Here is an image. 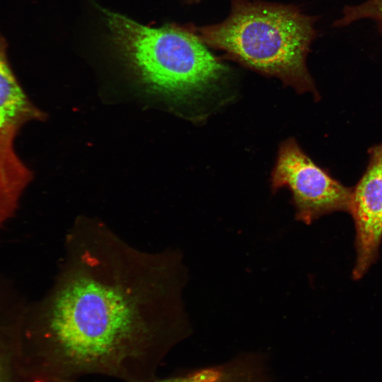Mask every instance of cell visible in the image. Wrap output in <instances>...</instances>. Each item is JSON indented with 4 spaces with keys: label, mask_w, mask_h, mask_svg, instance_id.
<instances>
[{
    "label": "cell",
    "mask_w": 382,
    "mask_h": 382,
    "mask_svg": "<svg viewBox=\"0 0 382 382\" xmlns=\"http://www.w3.org/2000/svg\"><path fill=\"white\" fill-rule=\"evenodd\" d=\"M32 178L31 170L16 154L13 142L0 134V231L15 214Z\"/></svg>",
    "instance_id": "cell-8"
},
{
    "label": "cell",
    "mask_w": 382,
    "mask_h": 382,
    "mask_svg": "<svg viewBox=\"0 0 382 382\" xmlns=\"http://www.w3.org/2000/svg\"><path fill=\"white\" fill-rule=\"evenodd\" d=\"M271 187H287L291 193L296 219L308 225L324 215L349 212L352 187L333 178L289 138L281 143L272 171Z\"/></svg>",
    "instance_id": "cell-4"
},
{
    "label": "cell",
    "mask_w": 382,
    "mask_h": 382,
    "mask_svg": "<svg viewBox=\"0 0 382 382\" xmlns=\"http://www.w3.org/2000/svg\"><path fill=\"white\" fill-rule=\"evenodd\" d=\"M178 250L134 248L104 223L71 227L47 293L28 302L22 363L33 382L85 375L151 382L167 354L190 335Z\"/></svg>",
    "instance_id": "cell-1"
},
{
    "label": "cell",
    "mask_w": 382,
    "mask_h": 382,
    "mask_svg": "<svg viewBox=\"0 0 382 382\" xmlns=\"http://www.w3.org/2000/svg\"><path fill=\"white\" fill-rule=\"evenodd\" d=\"M44 118L45 114L30 101L11 71L0 42V134L14 141L23 126Z\"/></svg>",
    "instance_id": "cell-7"
},
{
    "label": "cell",
    "mask_w": 382,
    "mask_h": 382,
    "mask_svg": "<svg viewBox=\"0 0 382 382\" xmlns=\"http://www.w3.org/2000/svg\"><path fill=\"white\" fill-rule=\"evenodd\" d=\"M367 167L352 187L349 213L354 223V279H360L377 260L382 241V143L369 150Z\"/></svg>",
    "instance_id": "cell-5"
},
{
    "label": "cell",
    "mask_w": 382,
    "mask_h": 382,
    "mask_svg": "<svg viewBox=\"0 0 382 382\" xmlns=\"http://www.w3.org/2000/svg\"><path fill=\"white\" fill-rule=\"evenodd\" d=\"M113 42L135 76L150 91L174 102L197 100L227 74L192 26L150 27L103 11Z\"/></svg>",
    "instance_id": "cell-3"
},
{
    "label": "cell",
    "mask_w": 382,
    "mask_h": 382,
    "mask_svg": "<svg viewBox=\"0 0 382 382\" xmlns=\"http://www.w3.org/2000/svg\"><path fill=\"white\" fill-rule=\"evenodd\" d=\"M54 382H77L76 380H61ZM151 382H244L238 370L230 363L202 368L187 374L155 379Z\"/></svg>",
    "instance_id": "cell-9"
},
{
    "label": "cell",
    "mask_w": 382,
    "mask_h": 382,
    "mask_svg": "<svg viewBox=\"0 0 382 382\" xmlns=\"http://www.w3.org/2000/svg\"><path fill=\"white\" fill-rule=\"evenodd\" d=\"M28 303L13 281L0 275V382H32L22 364Z\"/></svg>",
    "instance_id": "cell-6"
},
{
    "label": "cell",
    "mask_w": 382,
    "mask_h": 382,
    "mask_svg": "<svg viewBox=\"0 0 382 382\" xmlns=\"http://www.w3.org/2000/svg\"><path fill=\"white\" fill-rule=\"evenodd\" d=\"M316 18L298 7L259 1L233 0L222 22L192 30L207 46L299 93L318 97L306 57L317 35Z\"/></svg>",
    "instance_id": "cell-2"
}]
</instances>
